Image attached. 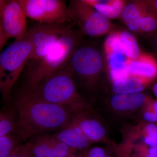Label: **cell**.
Returning <instances> with one entry per match:
<instances>
[{"label": "cell", "instance_id": "35", "mask_svg": "<svg viewBox=\"0 0 157 157\" xmlns=\"http://www.w3.org/2000/svg\"><path fill=\"white\" fill-rule=\"evenodd\" d=\"M82 157H86V156L85 155H82Z\"/></svg>", "mask_w": 157, "mask_h": 157}, {"label": "cell", "instance_id": "18", "mask_svg": "<svg viewBox=\"0 0 157 157\" xmlns=\"http://www.w3.org/2000/svg\"><path fill=\"white\" fill-rule=\"evenodd\" d=\"M149 84L140 78L130 76L121 81L112 82L114 94H130L142 92Z\"/></svg>", "mask_w": 157, "mask_h": 157}, {"label": "cell", "instance_id": "1", "mask_svg": "<svg viewBox=\"0 0 157 157\" xmlns=\"http://www.w3.org/2000/svg\"><path fill=\"white\" fill-rule=\"evenodd\" d=\"M12 104L18 117L17 135L22 140L48 131H59L73 118L69 107L41 101L22 91Z\"/></svg>", "mask_w": 157, "mask_h": 157}, {"label": "cell", "instance_id": "17", "mask_svg": "<svg viewBox=\"0 0 157 157\" xmlns=\"http://www.w3.org/2000/svg\"><path fill=\"white\" fill-rule=\"evenodd\" d=\"M149 8V1L127 2L120 18L126 25L128 23L141 19Z\"/></svg>", "mask_w": 157, "mask_h": 157}, {"label": "cell", "instance_id": "27", "mask_svg": "<svg viewBox=\"0 0 157 157\" xmlns=\"http://www.w3.org/2000/svg\"><path fill=\"white\" fill-rule=\"evenodd\" d=\"M113 151L115 154L121 157H137L132 153L130 149L124 144L121 145H113Z\"/></svg>", "mask_w": 157, "mask_h": 157}, {"label": "cell", "instance_id": "11", "mask_svg": "<svg viewBox=\"0 0 157 157\" xmlns=\"http://www.w3.org/2000/svg\"><path fill=\"white\" fill-rule=\"evenodd\" d=\"M73 112V117L85 135L92 143L109 142L107 129L91 108Z\"/></svg>", "mask_w": 157, "mask_h": 157}, {"label": "cell", "instance_id": "3", "mask_svg": "<svg viewBox=\"0 0 157 157\" xmlns=\"http://www.w3.org/2000/svg\"><path fill=\"white\" fill-rule=\"evenodd\" d=\"M22 91L41 101L69 107L73 112L91 108L77 90L69 63L33 89Z\"/></svg>", "mask_w": 157, "mask_h": 157}, {"label": "cell", "instance_id": "32", "mask_svg": "<svg viewBox=\"0 0 157 157\" xmlns=\"http://www.w3.org/2000/svg\"><path fill=\"white\" fill-rule=\"evenodd\" d=\"M154 45L155 47V48H156L157 50V32L155 36Z\"/></svg>", "mask_w": 157, "mask_h": 157}, {"label": "cell", "instance_id": "29", "mask_svg": "<svg viewBox=\"0 0 157 157\" xmlns=\"http://www.w3.org/2000/svg\"><path fill=\"white\" fill-rule=\"evenodd\" d=\"M150 104L151 105L152 108L153 109L157 117V100H154L152 98L150 102Z\"/></svg>", "mask_w": 157, "mask_h": 157}, {"label": "cell", "instance_id": "25", "mask_svg": "<svg viewBox=\"0 0 157 157\" xmlns=\"http://www.w3.org/2000/svg\"><path fill=\"white\" fill-rule=\"evenodd\" d=\"M151 100L149 101L146 106L142 109V118H143L144 121L151 123H157L156 115L152 108L151 105L150 104Z\"/></svg>", "mask_w": 157, "mask_h": 157}, {"label": "cell", "instance_id": "26", "mask_svg": "<svg viewBox=\"0 0 157 157\" xmlns=\"http://www.w3.org/2000/svg\"><path fill=\"white\" fill-rule=\"evenodd\" d=\"M84 155L86 157H113L107 149L100 147H95L90 149Z\"/></svg>", "mask_w": 157, "mask_h": 157}, {"label": "cell", "instance_id": "9", "mask_svg": "<svg viewBox=\"0 0 157 157\" xmlns=\"http://www.w3.org/2000/svg\"><path fill=\"white\" fill-rule=\"evenodd\" d=\"M73 23L47 24L38 23L28 30L33 48L29 61L42 58L62 35L75 24Z\"/></svg>", "mask_w": 157, "mask_h": 157}, {"label": "cell", "instance_id": "20", "mask_svg": "<svg viewBox=\"0 0 157 157\" xmlns=\"http://www.w3.org/2000/svg\"><path fill=\"white\" fill-rule=\"evenodd\" d=\"M120 33L126 50L128 59H134L137 58L141 53L137 39L129 31H120Z\"/></svg>", "mask_w": 157, "mask_h": 157}, {"label": "cell", "instance_id": "28", "mask_svg": "<svg viewBox=\"0 0 157 157\" xmlns=\"http://www.w3.org/2000/svg\"><path fill=\"white\" fill-rule=\"evenodd\" d=\"M137 143H143L149 146H157V134L144 136L140 138Z\"/></svg>", "mask_w": 157, "mask_h": 157}, {"label": "cell", "instance_id": "30", "mask_svg": "<svg viewBox=\"0 0 157 157\" xmlns=\"http://www.w3.org/2000/svg\"><path fill=\"white\" fill-rule=\"evenodd\" d=\"M152 91L157 99V82L152 87Z\"/></svg>", "mask_w": 157, "mask_h": 157}, {"label": "cell", "instance_id": "33", "mask_svg": "<svg viewBox=\"0 0 157 157\" xmlns=\"http://www.w3.org/2000/svg\"><path fill=\"white\" fill-rule=\"evenodd\" d=\"M82 157L81 155H77L76 154L70 156V157Z\"/></svg>", "mask_w": 157, "mask_h": 157}, {"label": "cell", "instance_id": "7", "mask_svg": "<svg viewBox=\"0 0 157 157\" xmlns=\"http://www.w3.org/2000/svg\"><path fill=\"white\" fill-rule=\"evenodd\" d=\"M27 17L47 24L73 23L66 2L62 0H18Z\"/></svg>", "mask_w": 157, "mask_h": 157}, {"label": "cell", "instance_id": "24", "mask_svg": "<svg viewBox=\"0 0 157 157\" xmlns=\"http://www.w3.org/2000/svg\"><path fill=\"white\" fill-rule=\"evenodd\" d=\"M9 157H36L28 142L20 144Z\"/></svg>", "mask_w": 157, "mask_h": 157}, {"label": "cell", "instance_id": "4", "mask_svg": "<svg viewBox=\"0 0 157 157\" xmlns=\"http://www.w3.org/2000/svg\"><path fill=\"white\" fill-rule=\"evenodd\" d=\"M33 52L28 32L23 39L15 41L0 55V90L5 102L11 100V90Z\"/></svg>", "mask_w": 157, "mask_h": 157}, {"label": "cell", "instance_id": "12", "mask_svg": "<svg viewBox=\"0 0 157 157\" xmlns=\"http://www.w3.org/2000/svg\"><path fill=\"white\" fill-rule=\"evenodd\" d=\"M126 65L130 76L140 78L149 85L157 78V61L151 54L141 52L137 58L128 59Z\"/></svg>", "mask_w": 157, "mask_h": 157}, {"label": "cell", "instance_id": "23", "mask_svg": "<svg viewBox=\"0 0 157 157\" xmlns=\"http://www.w3.org/2000/svg\"><path fill=\"white\" fill-rule=\"evenodd\" d=\"M126 143L136 157H157V146H149L141 143Z\"/></svg>", "mask_w": 157, "mask_h": 157}, {"label": "cell", "instance_id": "19", "mask_svg": "<svg viewBox=\"0 0 157 157\" xmlns=\"http://www.w3.org/2000/svg\"><path fill=\"white\" fill-rule=\"evenodd\" d=\"M104 50L106 56L119 53L127 57L126 50L122 41L120 31H114L107 35L104 42Z\"/></svg>", "mask_w": 157, "mask_h": 157}, {"label": "cell", "instance_id": "22", "mask_svg": "<svg viewBox=\"0 0 157 157\" xmlns=\"http://www.w3.org/2000/svg\"><path fill=\"white\" fill-rule=\"evenodd\" d=\"M20 139L16 134H9L0 137V157H9L20 145Z\"/></svg>", "mask_w": 157, "mask_h": 157}, {"label": "cell", "instance_id": "5", "mask_svg": "<svg viewBox=\"0 0 157 157\" xmlns=\"http://www.w3.org/2000/svg\"><path fill=\"white\" fill-rule=\"evenodd\" d=\"M69 65L73 78L88 90H95L104 73L105 59L98 46L80 44L71 57Z\"/></svg>", "mask_w": 157, "mask_h": 157}, {"label": "cell", "instance_id": "2", "mask_svg": "<svg viewBox=\"0 0 157 157\" xmlns=\"http://www.w3.org/2000/svg\"><path fill=\"white\" fill-rule=\"evenodd\" d=\"M68 29L42 58L29 61L25 75V86L22 90L33 89L54 73L69 63L83 34L80 30Z\"/></svg>", "mask_w": 157, "mask_h": 157}, {"label": "cell", "instance_id": "14", "mask_svg": "<svg viewBox=\"0 0 157 157\" xmlns=\"http://www.w3.org/2000/svg\"><path fill=\"white\" fill-rule=\"evenodd\" d=\"M151 98L143 92L114 94L109 99L111 108L117 112L128 113L142 109Z\"/></svg>", "mask_w": 157, "mask_h": 157}, {"label": "cell", "instance_id": "10", "mask_svg": "<svg viewBox=\"0 0 157 157\" xmlns=\"http://www.w3.org/2000/svg\"><path fill=\"white\" fill-rule=\"evenodd\" d=\"M27 142L36 157H68L76 154L77 152L52 135L39 134L31 137Z\"/></svg>", "mask_w": 157, "mask_h": 157}, {"label": "cell", "instance_id": "34", "mask_svg": "<svg viewBox=\"0 0 157 157\" xmlns=\"http://www.w3.org/2000/svg\"><path fill=\"white\" fill-rule=\"evenodd\" d=\"M115 155H116V157H121L120 156L118 155L115 154Z\"/></svg>", "mask_w": 157, "mask_h": 157}, {"label": "cell", "instance_id": "6", "mask_svg": "<svg viewBox=\"0 0 157 157\" xmlns=\"http://www.w3.org/2000/svg\"><path fill=\"white\" fill-rule=\"evenodd\" d=\"M74 22L83 35L99 37L115 31L110 20L84 0H73L68 6Z\"/></svg>", "mask_w": 157, "mask_h": 157}, {"label": "cell", "instance_id": "8", "mask_svg": "<svg viewBox=\"0 0 157 157\" xmlns=\"http://www.w3.org/2000/svg\"><path fill=\"white\" fill-rule=\"evenodd\" d=\"M26 15L18 1H0V50L9 39H23L27 33Z\"/></svg>", "mask_w": 157, "mask_h": 157}, {"label": "cell", "instance_id": "13", "mask_svg": "<svg viewBox=\"0 0 157 157\" xmlns=\"http://www.w3.org/2000/svg\"><path fill=\"white\" fill-rule=\"evenodd\" d=\"M52 136L60 142L77 151H86L93 144L85 135L73 116L67 125Z\"/></svg>", "mask_w": 157, "mask_h": 157}, {"label": "cell", "instance_id": "21", "mask_svg": "<svg viewBox=\"0 0 157 157\" xmlns=\"http://www.w3.org/2000/svg\"><path fill=\"white\" fill-rule=\"evenodd\" d=\"M148 11L141 18L140 22V33L152 34L157 32V11L149 1Z\"/></svg>", "mask_w": 157, "mask_h": 157}, {"label": "cell", "instance_id": "16", "mask_svg": "<svg viewBox=\"0 0 157 157\" xmlns=\"http://www.w3.org/2000/svg\"><path fill=\"white\" fill-rule=\"evenodd\" d=\"M18 117L13 104L3 107L0 111V137L9 134L17 135Z\"/></svg>", "mask_w": 157, "mask_h": 157}, {"label": "cell", "instance_id": "31", "mask_svg": "<svg viewBox=\"0 0 157 157\" xmlns=\"http://www.w3.org/2000/svg\"><path fill=\"white\" fill-rule=\"evenodd\" d=\"M150 2L151 3L152 6L157 11V0H152L150 1Z\"/></svg>", "mask_w": 157, "mask_h": 157}, {"label": "cell", "instance_id": "15", "mask_svg": "<svg viewBox=\"0 0 157 157\" xmlns=\"http://www.w3.org/2000/svg\"><path fill=\"white\" fill-rule=\"evenodd\" d=\"M109 20L120 18L127 1L124 0H84Z\"/></svg>", "mask_w": 157, "mask_h": 157}]
</instances>
